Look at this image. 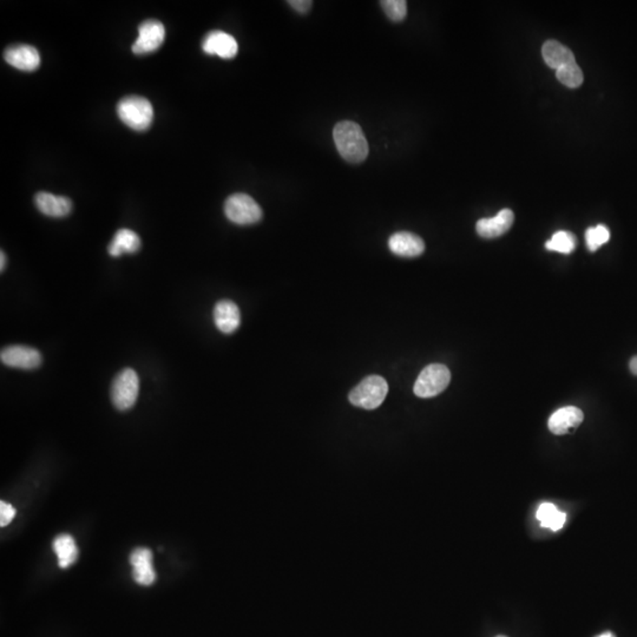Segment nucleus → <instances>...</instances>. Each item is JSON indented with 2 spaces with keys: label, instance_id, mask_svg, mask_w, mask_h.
<instances>
[{
  "label": "nucleus",
  "instance_id": "nucleus-1",
  "mask_svg": "<svg viewBox=\"0 0 637 637\" xmlns=\"http://www.w3.org/2000/svg\"><path fill=\"white\" fill-rule=\"evenodd\" d=\"M338 151L350 163H361L369 156V143L361 127L352 120H341L334 127Z\"/></svg>",
  "mask_w": 637,
  "mask_h": 637
},
{
  "label": "nucleus",
  "instance_id": "nucleus-2",
  "mask_svg": "<svg viewBox=\"0 0 637 637\" xmlns=\"http://www.w3.org/2000/svg\"><path fill=\"white\" fill-rule=\"evenodd\" d=\"M117 113L127 127L137 131L150 128L154 120V108L147 98L128 96L117 105Z\"/></svg>",
  "mask_w": 637,
  "mask_h": 637
},
{
  "label": "nucleus",
  "instance_id": "nucleus-3",
  "mask_svg": "<svg viewBox=\"0 0 637 637\" xmlns=\"http://www.w3.org/2000/svg\"><path fill=\"white\" fill-rule=\"evenodd\" d=\"M388 393V381L379 376H369L355 386L348 395L352 405L364 409H376L384 402Z\"/></svg>",
  "mask_w": 637,
  "mask_h": 637
},
{
  "label": "nucleus",
  "instance_id": "nucleus-4",
  "mask_svg": "<svg viewBox=\"0 0 637 637\" xmlns=\"http://www.w3.org/2000/svg\"><path fill=\"white\" fill-rule=\"evenodd\" d=\"M225 214L235 225H255L262 218V209L252 196L237 192L225 199Z\"/></svg>",
  "mask_w": 637,
  "mask_h": 637
},
{
  "label": "nucleus",
  "instance_id": "nucleus-5",
  "mask_svg": "<svg viewBox=\"0 0 637 637\" xmlns=\"http://www.w3.org/2000/svg\"><path fill=\"white\" fill-rule=\"evenodd\" d=\"M450 381V369L442 364H432L420 372L413 391L419 398H432L445 391Z\"/></svg>",
  "mask_w": 637,
  "mask_h": 637
},
{
  "label": "nucleus",
  "instance_id": "nucleus-6",
  "mask_svg": "<svg viewBox=\"0 0 637 637\" xmlns=\"http://www.w3.org/2000/svg\"><path fill=\"white\" fill-rule=\"evenodd\" d=\"M140 392V378L132 369H124L111 385V400L117 409L128 411L135 405Z\"/></svg>",
  "mask_w": 637,
  "mask_h": 637
},
{
  "label": "nucleus",
  "instance_id": "nucleus-7",
  "mask_svg": "<svg viewBox=\"0 0 637 637\" xmlns=\"http://www.w3.org/2000/svg\"><path fill=\"white\" fill-rule=\"evenodd\" d=\"M0 360L5 366L19 369H36L42 365L43 357L38 350L23 345H13L3 348Z\"/></svg>",
  "mask_w": 637,
  "mask_h": 637
},
{
  "label": "nucleus",
  "instance_id": "nucleus-8",
  "mask_svg": "<svg viewBox=\"0 0 637 637\" xmlns=\"http://www.w3.org/2000/svg\"><path fill=\"white\" fill-rule=\"evenodd\" d=\"M166 38V29L159 20H147L142 23L138 29V38L132 45V52L136 55H145L157 50Z\"/></svg>",
  "mask_w": 637,
  "mask_h": 637
},
{
  "label": "nucleus",
  "instance_id": "nucleus-9",
  "mask_svg": "<svg viewBox=\"0 0 637 637\" xmlns=\"http://www.w3.org/2000/svg\"><path fill=\"white\" fill-rule=\"evenodd\" d=\"M4 58L10 66L20 71H35L40 66V55L36 47L27 44H15L4 52Z\"/></svg>",
  "mask_w": 637,
  "mask_h": 637
},
{
  "label": "nucleus",
  "instance_id": "nucleus-10",
  "mask_svg": "<svg viewBox=\"0 0 637 637\" xmlns=\"http://www.w3.org/2000/svg\"><path fill=\"white\" fill-rule=\"evenodd\" d=\"M202 49L208 55H216L223 59H232L237 55L239 45L234 37L222 31H213L204 37Z\"/></svg>",
  "mask_w": 637,
  "mask_h": 637
},
{
  "label": "nucleus",
  "instance_id": "nucleus-11",
  "mask_svg": "<svg viewBox=\"0 0 637 637\" xmlns=\"http://www.w3.org/2000/svg\"><path fill=\"white\" fill-rule=\"evenodd\" d=\"M152 552L147 548H137L130 555L132 576L138 584L151 586L156 581V572L152 563Z\"/></svg>",
  "mask_w": 637,
  "mask_h": 637
},
{
  "label": "nucleus",
  "instance_id": "nucleus-12",
  "mask_svg": "<svg viewBox=\"0 0 637 637\" xmlns=\"http://www.w3.org/2000/svg\"><path fill=\"white\" fill-rule=\"evenodd\" d=\"M35 204L40 213L50 218H64L71 213L73 202L66 196L40 192L35 196Z\"/></svg>",
  "mask_w": 637,
  "mask_h": 637
},
{
  "label": "nucleus",
  "instance_id": "nucleus-13",
  "mask_svg": "<svg viewBox=\"0 0 637 637\" xmlns=\"http://www.w3.org/2000/svg\"><path fill=\"white\" fill-rule=\"evenodd\" d=\"M388 248L392 253L402 257H416L425 250L423 239L409 232L395 233L388 240Z\"/></svg>",
  "mask_w": 637,
  "mask_h": 637
},
{
  "label": "nucleus",
  "instance_id": "nucleus-14",
  "mask_svg": "<svg viewBox=\"0 0 637 637\" xmlns=\"http://www.w3.org/2000/svg\"><path fill=\"white\" fill-rule=\"evenodd\" d=\"M584 419V414L579 407L567 406L552 413L549 419V430L554 435H562L570 432V430L579 428Z\"/></svg>",
  "mask_w": 637,
  "mask_h": 637
},
{
  "label": "nucleus",
  "instance_id": "nucleus-15",
  "mask_svg": "<svg viewBox=\"0 0 637 637\" xmlns=\"http://www.w3.org/2000/svg\"><path fill=\"white\" fill-rule=\"evenodd\" d=\"M514 220V213L510 209H503L493 218L479 220L476 229L478 235L482 236L484 239H495L505 234L511 228Z\"/></svg>",
  "mask_w": 637,
  "mask_h": 637
},
{
  "label": "nucleus",
  "instance_id": "nucleus-16",
  "mask_svg": "<svg viewBox=\"0 0 637 637\" xmlns=\"http://www.w3.org/2000/svg\"><path fill=\"white\" fill-rule=\"evenodd\" d=\"M214 323L222 333H234L241 323V313L237 304L230 300L218 301L214 308Z\"/></svg>",
  "mask_w": 637,
  "mask_h": 637
},
{
  "label": "nucleus",
  "instance_id": "nucleus-17",
  "mask_svg": "<svg viewBox=\"0 0 637 637\" xmlns=\"http://www.w3.org/2000/svg\"><path fill=\"white\" fill-rule=\"evenodd\" d=\"M542 55L544 62L547 63V66H550L551 69L558 70L562 66L576 62L572 51L557 40L545 42L542 49Z\"/></svg>",
  "mask_w": 637,
  "mask_h": 637
},
{
  "label": "nucleus",
  "instance_id": "nucleus-18",
  "mask_svg": "<svg viewBox=\"0 0 637 637\" xmlns=\"http://www.w3.org/2000/svg\"><path fill=\"white\" fill-rule=\"evenodd\" d=\"M141 248V239L130 229H120L113 236V241L108 247V252L113 257H118L122 254H134Z\"/></svg>",
  "mask_w": 637,
  "mask_h": 637
},
{
  "label": "nucleus",
  "instance_id": "nucleus-19",
  "mask_svg": "<svg viewBox=\"0 0 637 637\" xmlns=\"http://www.w3.org/2000/svg\"><path fill=\"white\" fill-rule=\"evenodd\" d=\"M54 550L58 557L59 568H69L78 558V548L73 536L63 533L54 540Z\"/></svg>",
  "mask_w": 637,
  "mask_h": 637
},
{
  "label": "nucleus",
  "instance_id": "nucleus-20",
  "mask_svg": "<svg viewBox=\"0 0 637 637\" xmlns=\"http://www.w3.org/2000/svg\"><path fill=\"white\" fill-rule=\"evenodd\" d=\"M536 517L544 528L558 531L567 521V514L557 510L554 504L543 503L537 510Z\"/></svg>",
  "mask_w": 637,
  "mask_h": 637
},
{
  "label": "nucleus",
  "instance_id": "nucleus-21",
  "mask_svg": "<svg viewBox=\"0 0 637 637\" xmlns=\"http://www.w3.org/2000/svg\"><path fill=\"white\" fill-rule=\"evenodd\" d=\"M576 246H577V240H576L575 235L572 233L565 232V230L555 233L552 237L545 243V248L548 250L562 254L572 253L575 250Z\"/></svg>",
  "mask_w": 637,
  "mask_h": 637
},
{
  "label": "nucleus",
  "instance_id": "nucleus-22",
  "mask_svg": "<svg viewBox=\"0 0 637 637\" xmlns=\"http://www.w3.org/2000/svg\"><path fill=\"white\" fill-rule=\"evenodd\" d=\"M556 77L562 84L570 89H576L583 83L582 70L576 62L556 70Z\"/></svg>",
  "mask_w": 637,
  "mask_h": 637
},
{
  "label": "nucleus",
  "instance_id": "nucleus-23",
  "mask_svg": "<svg viewBox=\"0 0 637 637\" xmlns=\"http://www.w3.org/2000/svg\"><path fill=\"white\" fill-rule=\"evenodd\" d=\"M609 239H610V233H609V229L603 225L591 227V228H588L586 232V241H587L588 249L590 252L598 250L600 247L608 242Z\"/></svg>",
  "mask_w": 637,
  "mask_h": 637
},
{
  "label": "nucleus",
  "instance_id": "nucleus-24",
  "mask_svg": "<svg viewBox=\"0 0 637 637\" xmlns=\"http://www.w3.org/2000/svg\"><path fill=\"white\" fill-rule=\"evenodd\" d=\"M381 8L392 22L400 23L407 15V3L405 0H383Z\"/></svg>",
  "mask_w": 637,
  "mask_h": 637
},
{
  "label": "nucleus",
  "instance_id": "nucleus-25",
  "mask_svg": "<svg viewBox=\"0 0 637 637\" xmlns=\"http://www.w3.org/2000/svg\"><path fill=\"white\" fill-rule=\"evenodd\" d=\"M16 509L12 507L11 504L6 503L4 500L0 502V526L4 528L6 525L11 523L12 519L15 518Z\"/></svg>",
  "mask_w": 637,
  "mask_h": 637
},
{
  "label": "nucleus",
  "instance_id": "nucleus-26",
  "mask_svg": "<svg viewBox=\"0 0 637 637\" xmlns=\"http://www.w3.org/2000/svg\"><path fill=\"white\" fill-rule=\"evenodd\" d=\"M288 4L295 11L299 12L301 15H304L311 10L313 1L311 0H290L288 1Z\"/></svg>",
  "mask_w": 637,
  "mask_h": 637
},
{
  "label": "nucleus",
  "instance_id": "nucleus-27",
  "mask_svg": "<svg viewBox=\"0 0 637 637\" xmlns=\"http://www.w3.org/2000/svg\"><path fill=\"white\" fill-rule=\"evenodd\" d=\"M629 367L630 371H631L635 376H637V355L630 360Z\"/></svg>",
  "mask_w": 637,
  "mask_h": 637
},
{
  "label": "nucleus",
  "instance_id": "nucleus-28",
  "mask_svg": "<svg viewBox=\"0 0 637 637\" xmlns=\"http://www.w3.org/2000/svg\"><path fill=\"white\" fill-rule=\"evenodd\" d=\"M0 257H1V261H0V269H1V272L4 271L5 266H6V256H5L4 252H1L0 254Z\"/></svg>",
  "mask_w": 637,
  "mask_h": 637
},
{
  "label": "nucleus",
  "instance_id": "nucleus-29",
  "mask_svg": "<svg viewBox=\"0 0 637 637\" xmlns=\"http://www.w3.org/2000/svg\"><path fill=\"white\" fill-rule=\"evenodd\" d=\"M598 637H615V636H614V635H612V633H602V635H600V636H598Z\"/></svg>",
  "mask_w": 637,
  "mask_h": 637
},
{
  "label": "nucleus",
  "instance_id": "nucleus-30",
  "mask_svg": "<svg viewBox=\"0 0 637 637\" xmlns=\"http://www.w3.org/2000/svg\"><path fill=\"white\" fill-rule=\"evenodd\" d=\"M497 637H507V636H503V635H500V636H497Z\"/></svg>",
  "mask_w": 637,
  "mask_h": 637
}]
</instances>
